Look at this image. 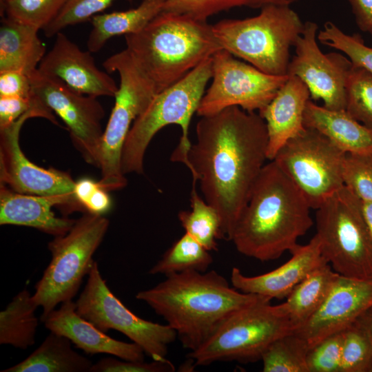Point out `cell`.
I'll return each mask as SVG.
<instances>
[{"label":"cell","instance_id":"obj_15","mask_svg":"<svg viewBox=\"0 0 372 372\" xmlns=\"http://www.w3.org/2000/svg\"><path fill=\"white\" fill-rule=\"evenodd\" d=\"M34 117H42L59 125L52 110L43 104L26 112L8 126L0 128V183L22 194L74 196L75 182L70 174L54 168L40 167L22 152L19 145L21 128L27 119Z\"/></svg>","mask_w":372,"mask_h":372},{"label":"cell","instance_id":"obj_42","mask_svg":"<svg viewBox=\"0 0 372 372\" xmlns=\"http://www.w3.org/2000/svg\"><path fill=\"white\" fill-rule=\"evenodd\" d=\"M32 94L28 74L18 71L0 72V96L29 97Z\"/></svg>","mask_w":372,"mask_h":372},{"label":"cell","instance_id":"obj_45","mask_svg":"<svg viewBox=\"0 0 372 372\" xmlns=\"http://www.w3.org/2000/svg\"><path fill=\"white\" fill-rule=\"evenodd\" d=\"M99 185V182H96L94 180L87 178H81L75 182L74 195L78 203L82 207L83 211H85V204Z\"/></svg>","mask_w":372,"mask_h":372},{"label":"cell","instance_id":"obj_25","mask_svg":"<svg viewBox=\"0 0 372 372\" xmlns=\"http://www.w3.org/2000/svg\"><path fill=\"white\" fill-rule=\"evenodd\" d=\"M165 1L143 0L135 8L95 15L87 42L88 50L97 52L112 37L138 33L163 11Z\"/></svg>","mask_w":372,"mask_h":372},{"label":"cell","instance_id":"obj_48","mask_svg":"<svg viewBox=\"0 0 372 372\" xmlns=\"http://www.w3.org/2000/svg\"><path fill=\"white\" fill-rule=\"evenodd\" d=\"M369 33L371 34L372 38V29L370 30Z\"/></svg>","mask_w":372,"mask_h":372},{"label":"cell","instance_id":"obj_32","mask_svg":"<svg viewBox=\"0 0 372 372\" xmlns=\"http://www.w3.org/2000/svg\"><path fill=\"white\" fill-rule=\"evenodd\" d=\"M298 0H166L163 12L188 15L207 21V18L221 11L245 6L262 8L270 5L290 6Z\"/></svg>","mask_w":372,"mask_h":372},{"label":"cell","instance_id":"obj_18","mask_svg":"<svg viewBox=\"0 0 372 372\" xmlns=\"http://www.w3.org/2000/svg\"><path fill=\"white\" fill-rule=\"evenodd\" d=\"M92 52L82 50L60 32L38 70L60 79L73 90L95 97H114L118 86L108 72L95 64Z\"/></svg>","mask_w":372,"mask_h":372},{"label":"cell","instance_id":"obj_31","mask_svg":"<svg viewBox=\"0 0 372 372\" xmlns=\"http://www.w3.org/2000/svg\"><path fill=\"white\" fill-rule=\"evenodd\" d=\"M309 349L294 332L286 334L270 344L262 355L264 372H309Z\"/></svg>","mask_w":372,"mask_h":372},{"label":"cell","instance_id":"obj_8","mask_svg":"<svg viewBox=\"0 0 372 372\" xmlns=\"http://www.w3.org/2000/svg\"><path fill=\"white\" fill-rule=\"evenodd\" d=\"M108 227L106 218L85 212L66 234L55 236L48 243L51 260L32 294L34 302L43 309L42 322L59 304L72 300L76 295Z\"/></svg>","mask_w":372,"mask_h":372},{"label":"cell","instance_id":"obj_5","mask_svg":"<svg viewBox=\"0 0 372 372\" xmlns=\"http://www.w3.org/2000/svg\"><path fill=\"white\" fill-rule=\"evenodd\" d=\"M211 76L212 56L154 96L133 123L125 141L121 161L125 175L143 173L144 155L151 140L163 127L173 124L181 127L182 135L171 160L188 167V152L192 145L188 138L189 126Z\"/></svg>","mask_w":372,"mask_h":372},{"label":"cell","instance_id":"obj_19","mask_svg":"<svg viewBox=\"0 0 372 372\" xmlns=\"http://www.w3.org/2000/svg\"><path fill=\"white\" fill-rule=\"evenodd\" d=\"M68 212L83 211L72 196H39L17 192L0 183V225H13L37 229L55 236L66 234L76 220L58 217L52 208Z\"/></svg>","mask_w":372,"mask_h":372},{"label":"cell","instance_id":"obj_33","mask_svg":"<svg viewBox=\"0 0 372 372\" xmlns=\"http://www.w3.org/2000/svg\"><path fill=\"white\" fill-rule=\"evenodd\" d=\"M345 110L372 130V74L352 64L345 85Z\"/></svg>","mask_w":372,"mask_h":372},{"label":"cell","instance_id":"obj_26","mask_svg":"<svg viewBox=\"0 0 372 372\" xmlns=\"http://www.w3.org/2000/svg\"><path fill=\"white\" fill-rule=\"evenodd\" d=\"M92 362L72 348L66 337L50 332L21 362L1 372H90Z\"/></svg>","mask_w":372,"mask_h":372},{"label":"cell","instance_id":"obj_1","mask_svg":"<svg viewBox=\"0 0 372 372\" xmlns=\"http://www.w3.org/2000/svg\"><path fill=\"white\" fill-rule=\"evenodd\" d=\"M188 152L193 184L221 218V238L231 240L238 218L267 158L262 117L238 106L201 116Z\"/></svg>","mask_w":372,"mask_h":372},{"label":"cell","instance_id":"obj_2","mask_svg":"<svg viewBox=\"0 0 372 372\" xmlns=\"http://www.w3.org/2000/svg\"><path fill=\"white\" fill-rule=\"evenodd\" d=\"M177 333L184 349L200 347L233 313L270 298L235 289L214 270L165 276L154 287L137 293Z\"/></svg>","mask_w":372,"mask_h":372},{"label":"cell","instance_id":"obj_40","mask_svg":"<svg viewBox=\"0 0 372 372\" xmlns=\"http://www.w3.org/2000/svg\"><path fill=\"white\" fill-rule=\"evenodd\" d=\"M174 365L167 361H133L105 358L93 364L90 372H172Z\"/></svg>","mask_w":372,"mask_h":372},{"label":"cell","instance_id":"obj_10","mask_svg":"<svg viewBox=\"0 0 372 372\" xmlns=\"http://www.w3.org/2000/svg\"><path fill=\"white\" fill-rule=\"evenodd\" d=\"M316 223L322 256L334 271L372 279V236L360 199L347 186L316 209Z\"/></svg>","mask_w":372,"mask_h":372},{"label":"cell","instance_id":"obj_39","mask_svg":"<svg viewBox=\"0 0 372 372\" xmlns=\"http://www.w3.org/2000/svg\"><path fill=\"white\" fill-rule=\"evenodd\" d=\"M342 331L332 334L311 348L307 355L309 372H342Z\"/></svg>","mask_w":372,"mask_h":372},{"label":"cell","instance_id":"obj_29","mask_svg":"<svg viewBox=\"0 0 372 372\" xmlns=\"http://www.w3.org/2000/svg\"><path fill=\"white\" fill-rule=\"evenodd\" d=\"M206 248L185 233L176 241L152 267L149 273L167 276L185 271L205 272L213 262Z\"/></svg>","mask_w":372,"mask_h":372},{"label":"cell","instance_id":"obj_3","mask_svg":"<svg viewBox=\"0 0 372 372\" xmlns=\"http://www.w3.org/2000/svg\"><path fill=\"white\" fill-rule=\"evenodd\" d=\"M304 195L274 161L265 164L234 229L242 255L264 262L291 252L313 225Z\"/></svg>","mask_w":372,"mask_h":372},{"label":"cell","instance_id":"obj_24","mask_svg":"<svg viewBox=\"0 0 372 372\" xmlns=\"http://www.w3.org/2000/svg\"><path fill=\"white\" fill-rule=\"evenodd\" d=\"M39 29L3 17L0 26V72L31 74L45 55Z\"/></svg>","mask_w":372,"mask_h":372},{"label":"cell","instance_id":"obj_12","mask_svg":"<svg viewBox=\"0 0 372 372\" xmlns=\"http://www.w3.org/2000/svg\"><path fill=\"white\" fill-rule=\"evenodd\" d=\"M76 305L77 313L101 331L121 332L152 360H168V347L176 340V332L167 324L146 320L126 307L107 285L96 261Z\"/></svg>","mask_w":372,"mask_h":372},{"label":"cell","instance_id":"obj_9","mask_svg":"<svg viewBox=\"0 0 372 372\" xmlns=\"http://www.w3.org/2000/svg\"><path fill=\"white\" fill-rule=\"evenodd\" d=\"M103 66L107 72H117L120 76L114 105L101 138L99 161V182L110 192L127 184L121 165L125 141L133 123L158 92L126 48L107 58Z\"/></svg>","mask_w":372,"mask_h":372},{"label":"cell","instance_id":"obj_46","mask_svg":"<svg viewBox=\"0 0 372 372\" xmlns=\"http://www.w3.org/2000/svg\"><path fill=\"white\" fill-rule=\"evenodd\" d=\"M364 329L372 343V307L357 320Z\"/></svg>","mask_w":372,"mask_h":372},{"label":"cell","instance_id":"obj_30","mask_svg":"<svg viewBox=\"0 0 372 372\" xmlns=\"http://www.w3.org/2000/svg\"><path fill=\"white\" fill-rule=\"evenodd\" d=\"M195 185L192 184L191 192V211H181L178 217L185 233L208 251H216V240L221 239V218L217 210L199 196Z\"/></svg>","mask_w":372,"mask_h":372},{"label":"cell","instance_id":"obj_22","mask_svg":"<svg viewBox=\"0 0 372 372\" xmlns=\"http://www.w3.org/2000/svg\"><path fill=\"white\" fill-rule=\"evenodd\" d=\"M310 97L307 85L298 77L289 75L270 103L258 112L267 125L269 160L272 161L289 140L306 128L304 113Z\"/></svg>","mask_w":372,"mask_h":372},{"label":"cell","instance_id":"obj_21","mask_svg":"<svg viewBox=\"0 0 372 372\" xmlns=\"http://www.w3.org/2000/svg\"><path fill=\"white\" fill-rule=\"evenodd\" d=\"M43 322L50 332L68 338L87 354L106 353L121 360L144 361L145 352L138 344L107 335L77 313L72 300L61 303Z\"/></svg>","mask_w":372,"mask_h":372},{"label":"cell","instance_id":"obj_28","mask_svg":"<svg viewBox=\"0 0 372 372\" xmlns=\"http://www.w3.org/2000/svg\"><path fill=\"white\" fill-rule=\"evenodd\" d=\"M37 307L28 289L18 293L0 313V344L21 349L32 346L39 321Z\"/></svg>","mask_w":372,"mask_h":372},{"label":"cell","instance_id":"obj_17","mask_svg":"<svg viewBox=\"0 0 372 372\" xmlns=\"http://www.w3.org/2000/svg\"><path fill=\"white\" fill-rule=\"evenodd\" d=\"M372 307V279L338 274L317 311L293 332L310 350L325 338L342 331Z\"/></svg>","mask_w":372,"mask_h":372},{"label":"cell","instance_id":"obj_37","mask_svg":"<svg viewBox=\"0 0 372 372\" xmlns=\"http://www.w3.org/2000/svg\"><path fill=\"white\" fill-rule=\"evenodd\" d=\"M115 0H66L55 18L43 30L52 37L70 25L92 19Z\"/></svg>","mask_w":372,"mask_h":372},{"label":"cell","instance_id":"obj_11","mask_svg":"<svg viewBox=\"0 0 372 372\" xmlns=\"http://www.w3.org/2000/svg\"><path fill=\"white\" fill-rule=\"evenodd\" d=\"M346 154L324 134L306 127L289 140L272 161L316 210L344 186Z\"/></svg>","mask_w":372,"mask_h":372},{"label":"cell","instance_id":"obj_47","mask_svg":"<svg viewBox=\"0 0 372 372\" xmlns=\"http://www.w3.org/2000/svg\"><path fill=\"white\" fill-rule=\"evenodd\" d=\"M360 200L362 216L372 236V202Z\"/></svg>","mask_w":372,"mask_h":372},{"label":"cell","instance_id":"obj_36","mask_svg":"<svg viewBox=\"0 0 372 372\" xmlns=\"http://www.w3.org/2000/svg\"><path fill=\"white\" fill-rule=\"evenodd\" d=\"M66 0H3L6 17L43 30L56 16Z\"/></svg>","mask_w":372,"mask_h":372},{"label":"cell","instance_id":"obj_4","mask_svg":"<svg viewBox=\"0 0 372 372\" xmlns=\"http://www.w3.org/2000/svg\"><path fill=\"white\" fill-rule=\"evenodd\" d=\"M125 38L126 49L158 92L222 49L207 21L163 11Z\"/></svg>","mask_w":372,"mask_h":372},{"label":"cell","instance_id":"obj_13","mask_svg":"<svg viewBox=\"0 0 372 372\" xmlns=\"http://www.w3.org/2000/svg\"><path fill=\"white\" fill-rule=\"evenodd\" d=\"M289 75L266 74L220 49L212 56V82L197 110L200 116L238 106L247 112L262 111Z\"/></svg>","mask_w":372,"mask_h":372},{"label":"cell","instance_id":"obj_35","mask_svg":"<svg viewBox=\"0 0 372 372\" xmlns=\"http://www.w3.org/2000/svg\"><path fill=\"white\" fill-rule=\"evenodd\" d=\"M317 39L324 45L344 53L352 64L372 74V48L364 44L359 34H348L331 21L326 22Z\"/></svg>","mask_w":372,"mask_h":372},{"label":"cell","instance_id":"obj_27","mask_svg":"<svg viewBox=\"0 0 372 372\" xmlns=\"http://www.w3.org/2000/svg\"><path fill=\"white\" fill-rule=\"evenodd\" d=\"M338 273L323 263L311 271L287 297L291 320L298 329L320 307Z\"/></svg>","mask_w":372,"mask_h":372},{"label":"cell","instance_id":"obj_6","mask_svg":"<svg viewBox=\"0 0 372 372\" xmlns=\"http://www.w3.org/2000/svg\"><path fill=\"white\" fill-rule=\"evenodd\" d=\"M304 26L290 6L278 5L263 7L255 17L212 25L222 49L274 76L288 75L290 48Z\"/></svg>","mask_w":372,"mask_h":372},{"label":"cell","instance_id":"obj_16","mask_svg":"<svg viewBox=\"0 0 372 372\" xmlns=\"http://www.w3.org/2000/svg\"><path fill=\"white\" fill-rule=\"evenodd\" d=\"M318 29L315 22L304 23L287 74L298 77L308 87L311 98L322 100L324 107L345 110V85L352 63L340 53H323L317 43Z\"/></svg>","mask_w":372,"mask_h":372},{"label":"cell","instance_id":"obj_43","mask_svg":"<svg viewBox=\"0 0 372 372\" xmlns=\"http://www.w3.org/2000/svg\"><path fill=\"white\" fill-rule=\"evenodd\" d=\"M355 21L363 32L372 29V0H349Z\"/></svg>","mask_w":372,"mask_h":372},{"label":"cell","instance_id":"obj_20","mask_svg":"<svg viewBox=\"0 0 372 372\" xmlns=\"http://www.w3.org/2000/svg\"><path fill=\"white\" fill-rule=\"evenodd\" d=\"M291 258L267 273L247 276L237 267L231 273V285L241 292L256 294L271 300L287 298L294 287L311 271L323 263L320 244L315 235L308 244L298 245L291 252Z\"/></svg>","mask_w":372,"mask_h":372},{"label":"cell","instance_id":"obj_34","mask_svg":"<svg viewBox=\"0 0 372 372\" xmlns=\"http://www.w3.org/2000/svg\"><path fill=\"white\" fill-rule=\"evenodd\" d=\"M342 372H372V343L356 321L342 331Z\"/></svg>","mask_w":372,"mask_h":372},{"label":"cell","instance_id":"obj_44","mask_svg":"<svg viewBox=\"0 0 372 372\" xmlns=\"http://www.w3.org/2000/svg\"><path fill=\"white\" fill-rule=\"evenodd\" d=\"M112 205L107 191L101 185L93 192L84 205L85 212L102 215L109 211Z\"/></svg>","mask_w":372,"mask_h":372},{"label":"cell","instance_id":"obj_38","mask_svg":"<svg viewBox=\"0 0 372 372\" xmlns=\"http://www.w3.org/2000/svg\"><path fill=\"white\" fill-rule=\"evenodd\" d=\"M344 183L360 200L372 202V154H347Z\"/></svg>","mask_w":372,"mask_h":372},{"label":"cell","instance_id":"obj_7","mask_svg":"<svg viewBox=\"0 0 372 372\" xmlns=\"http://www.w3.org/2000/svg\"><path fill=\"white\" fill-rule=\"evenodd\" d=\"M270 302H260L233 313L200 347L189 351L187 358L195 366L261 360L271 343L297 328L285 302L277 305Z\"/></svg>","mask_w":372,"mask_h":372},{"label":"cell","instance_id":"obj_14","mask_svg":"<svg viewBox=\"0 0 372 372\" xmlns=\"http://www.w3.org/2000/svg\"><path fill=\"white\" fill-rule=\"evenodd\" d=\"M29 77L33 92L65 123L85 161L99 167L105 111L97 97L79 93L38 68Z\"/></svg>","mask_w":372,"mask_h":372},{"label":"cell","instance_id":"obj_23","mask_svg":"<svg viewBox=\"0 0 372 372\" xmlns=\"http://www.w3.org/2000/svg\"><path fill=\"white\" fill-rule=\"evenodd\" d=\"M304 125L324 134L346 154H372V130L345 110H329L309 100L304 113Z\"/></svg>","mask_w":372,"mask_h":372},{"label":"cell","instance_id":"obj_41","mask_svg":"<svg viewBox=\"0 0 372 372\" xmlns=\"http://www.w3.org/2000/svg\"><path fill=\"white\" fill-rule=\"evenodd\" d=\"M45 104L33 92L31 96H0V128L12 124L30 110Z\"/></svg>","mask_w":372,"mask_h":372}]
</instances>
